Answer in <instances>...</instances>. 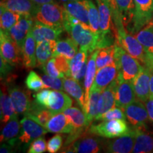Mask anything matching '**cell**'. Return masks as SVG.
Segmentation results:
<instances>
[{
  "label": "cell",
  "instance_id": "34",
  "mask_svg": "<svg viewBox=\"0 0 153 153\" xmlns=\"http://www.w3.org/2000/svg\"><path fill=\"white\" fill-rule=\"evenodd\" d=\"M116 7L121 16L126 28L131 25L135 11L134 0H115Z\"/></svg>",
  "mask_w": 153,
  "mask_h": 153
},
{
  "label": "cell",
  "instance_id": "37",
  "mask_svg": "<svg viewBox=\"0 0 153 153\" xmlns=\"http://www.w3.org/2000/svg\"><path fill=\"white\" fill-rule=\"evenodd\" d=\"M22 15L1 6L0 9V26L1 29L8 31L22 18Z\"/></svg>",
  "mask_w": 153,
  "mask_h": 153
},
{
  "label": "cell",
  "instance_id": "17",
  "mask_svg": "<svg viewBox=\"0 0 153 153\" xmlns=\"http://www.w3.org/2000/svg\"><path fill=\"white\" fill-rule=\"evenodd\" d=\"M118 70L116 61L109 65L97 70L94 81L91 89L103 91L117 78Z\"/></svg>",
  "mask_w": 153,
  "mask_h": 153
},
{
  "label": "cell",
  "instance_id": "16",
  "mask_svg": "<svg viewBox=\"0 0 153 153\" xmlns=\"http://www.w3.org/2000/svg\"><path fill=\"white\" fill-rule=\"evenodd\" d=\"M118 84V76L101 93L99 101L98 115L95 120H99L105 113L116 106V92Z\"/></svg>",
  "mask_w": 153,
  "mask_h": 153
},
{
  "label": "cell",
  "instance_id": "23",
  "mask_svg": "<svg viewBox=\"0 0 153 153\" xmlns=\"http://www.w3.org/2000/svg\"><path fill=\"white\" fill-rule=\"evenodd\" d=\"M64 90L74 99L82 111L85 106V93L82 89L79 82L76 81L71 76H65L62 78Z\"/></svg>",
  "mask_w": 153,
  "mask_h": 153
},
{
  "label": "cell",
  "instance_id": "42",
  "mask_svg": "<svg viewBox=\"0 0 153 153\" xmlns=\"http://www.w3.org/2000/svg\"><path fill=\"white\" fill-rule=\"evenodd\" d=\"M112 119L126 120V116L124 111L119 107H114L105 113L99 120H108Z\"/></svg>",
  "mask_w": 153,
  "mask_h": 153
},
{
  "label": "cell",
  "instance_id": "7",
  "mask_svg": "<svg viewBox=\"0 0 153 153\" xmlns=\"http://www.w3.org/2000/svg\"><path fill=\"white\" fill-rule=\"evenodd\" d=\"M135 11L130 30L135 34L153 18V0H134Z\"/></svg>",
  "mask_w": 153,
  "mask_h": 153
},
{
  "label": "cell",
  "instance_id": "2",
  "mask_svg": "<svg viewBox=\"0 0 153 153\" xmlns=\"http://www.w3.org/2000/svg\"><path fill=\"white\" fill-rule=\"evenodd\" d=\"M114 46L115 61L118 70V80L133 82L144 67L140 64L138 60L130 55L117 42Z\"/></svg>",
  "mask_w": 153,
  "mask_h": 153
},
{
  "label": "cell",
  "instance_id": "46",
  "mask_svg": "<svg viewBox=\"0 0 153 153\" xmlns=\"http://www.w3.org/2000/svg\"><path fill=\"white\" fill-rule=\"evenodd\" d=\"M51 91L48 90V89H45V90H42L34 95L35 97V101L36 102L38 103L39 104L42 105V106L46 107L48 108L49 104V99L50 96H51Z\"/></svg>",
  "mask_w": 153,
  "mask_h": 153
},
{
  "label": "cell",
  "instance_id": "27",
  "mask_svg": "<svg viewBox=\"0 0 153 153\" xmlns=\"http://www.w3.org/2000/svg\"><path fill=\"white\" fill-rule=\"evenodd\" d=\"M135 129V142L133 152L148 153L153 152V134L148 133L144 129Z\"/></svg>",
  "mask_w": 153,
  "mask_h": 153
},
{
  "label": "cell",
  "instance_id": "29",
  "mask_svg": "<svg viewBox=\"0 0 153 153\" xmlns=\"http://www.w3.org/2000/svg\"><path fill=\"white\" fill-rule=\"evenodd\" d=\"M99 53V49L95 50L94 52L91 54L89 57V61L87 62V70H86V74L84 79V89H85V104L87 102L89 97V92L90 89L92 87L93 82L94 81L96 74H97V57Z\"/></svg>",
  "mask_w": 153,
  "mask_h": 153
},
{
  "label": "cell",
  "instance_id": "22",
  "mask_svg": "<svg viewBox=\"0 0 153 153\" xmlns=\"http://www.w3.org/2000/svg\"><path fill=\"white\" fill-rule=\"evenodd\" d=\"M72 105V99L60 90L51 91L48 108L53 114L64 112Z\"/></svg>",
  "mask_w": 153,
  "mask_h": 153
},
{
  "label": "cell",
  "instance_id": "14",
  "mask_svg": "<svg viewBox=\"0 0 153 153\" xmlns=\"http://www.w3.org/2000/svg\"><path fill=\"white\" fill-rule=\"evenodd\" d=\"M151 71L144 67L140 72L133 80V85L137 100L145 103L150 97Z\"/></svg>",
  "mask_w": 153,
  "mask_h": 153
},
{
  "label": "cell",
  "instance_id": "4",
  "mask_svg": "<svg viewBox=\"0 0 153 153\" xmlns=\"http://www.w3.org/2000/svg\"><path fill=\"white\" fill-rule=\"evenodd\" d=\"M126 120L112 119L102 120L98 124H92L87 131L94 135L111 139L123 136L129 134L132 131Z\"/></svg>",
  "mask_w": 153,
  "mask_h": 153
},
{
  "label": "cell",
  "instance_id": "28",
  "mask_svg": "<svg viewBox=\"0 0 153 153\" xmlns=\"http://www.w3.org/2000/svg\"><path fill=\"white\" fill-rule=\"evenodd\" d=\"M57 41H45L36 43V55L38 65L43 67L54 57Z\"/></svg>",
  "mask_w": 153,
  "mask_h": 153
},
{
  "label": "cell",
  "instance_id": "47",
  "mask_svg": "<svg viewBox=\"0 0 153 153\" xmlns=\"http://www.w3.org/2000/svg\"><path fill=\"white\" fill-rule=\"evenodd\" d=\"M0 68H1V79L2 80L3 79H5L6 77L9 76V74H10L11 70H12V68L14 66H12L11 65L9 64V62H7V61H5L2 57H1V60H0Z\"/></svg>",
  "mask_w": 153,
  "mask_h": 153
},
{
  "label": "cell",
  "instance_id": "13",
  "mask_svg": "<svg viewBox=\"0 0 153 153\" xmlns=\"http://www.w3.org/2000/svg\"><path fill=\"white\" fill-rule=\"evenodd\" d=\"M34 22V19L28 15H22L20 20L9 29L8 33L19 48L22 50L24 42Z\"/></svg>",
  "mask_w": 153,
  "mask_h": 153
},
{
  "label": "cell",
  "instance_id": "38",
  "mask_svg": "<svg viewBox=\"0 0 153 153\" xmlns=\"http://www.w3.org/2000/svg\"><path fill=\"white\" fill-rule=\"evenodd\" d=\"M87 9L89 26L94 33L99 36L100 33L99 27V12L98 7L94 4L92 0H82Z\"/></svg>",
  "mask_w": 153,
  "mask_h": 153
},
{
  "label": "cell",
  "instance_id": "3",
  "mask_svg": "<svg viewBox=\"0 0 153 153\" xmlns=\"http://www.w3.org/2000/svg\"><path fill=\"white\" fill-rule=\"evenodd\" d=\"M21 130L19 135L15 138L7 141L13 147L20 150H26L34 140L45 135L47 130L31 118L25 117L21 120Z\"/></svg>",
  "mask_w": 153,
  "mask_h": 153
},
{
  "label": "cell",
  "instance_id": "8",
  "mask_svg": "<svg viewBox=\"0 0 153 153\" xmlns=\"http://www.w3.org/2000/svg\"><path fill=\"white\" fill-rule=\"evenodd\" d=\"M0 53L1 57L12 66H16L22 60V50L11 38L7 31H0Z\"/></svg>",
  "mask_w": 153,
  "mask_h": 153
},
{
  "label": "cell",
  "instance_id": "18",
  "mask_svg": "<svg viewBox=\"0 0 153 153\" xmlns=\"http://www.w3.org/2000/svg\"><path fill=\"white\" fill-rule=\"evenodd\" d=\"M135 100L136 95L134 90L133 82L118 80L116 92V106L123 110L126 106Z\"/></svg>",
  "mask_w": 153,
  "mask_h": 153
},
{
  "label": "cell",
  "instance_id": "36",
  "mask_svg": "<svg viewBox=\"0 0 153 153\" xmlns=\"http://www.w3.org/2000/svg\"><path fill=\"white\" fill-rule=\"evenodd\" d=\"M18 114H15L14 116L9 120L1 131V143L7 142L15 138L19 135L21 130V121L19 122Z\"/></svg>",
  "mask_w": 153,
  "mask_h": 153
},
{
  "label": "cell",
  "instance_id": "31",
  "mask_svg": "<svg viewBox=\"0 0 153 153\" xmlns=\"http://www.w3.org/2000/svg\"><path fill=\"white\" fill-rule=\"evenodd\" d=\"M7 92L8 91L6 90V86L4 85L1 89L0 97V119L3 123H8L9 120L16 114L10 96L7 94Z\"/></svg>",
  "mask_w": 153,
  "mask_h": 153
},
{
  "label": "cell",
  "instance_id": "53",
  "mask_svg": "<svg viewBox=\"0 0 153 153\" xmlns=\"http://www.w3.org/2000/svg\"><path fill=\"white\" fill-rule=\"evenodd\" d=\"M151 71V78H150V97H153V70Z\"/></svg>",
  "mask_w": 153,
  "mask_h": 153
},
{
  "label": "cell",
  "instance_id": "32",
  "mask_svg": "<svg viewBox=\"0 0 153 153\" xmlns=\"http://www.w3.org/2000/svg\"><path fill=\"white\" fill-rule=\"evenodd\" d=\"M102 91L98 89H90L89 97L85 104L83 111L85 113L88 123L91 124L94 121L99 111V101Z\"/></svg>",
  "mask_w": 153,
  "mask_h": 153
},
{
  "label": "cell",
  "instance_id": "20",
  "mask_svg": "<svg viewBox=\"0 0 153 153\" xmlns=\"http://www.w3.org/2000/svg\"><path fill=\"white\" fill-rule=\"evenodd\" d=\"M44 128L50 133H54L70 134L75 130L63 112L53 115Z\"/></svg>",
  "mask_w": 153,
  "mask_h": 153
},
{
  "label": "cell",
  "instance_id": "30",
  "mask_svg": "<svg viewBox=\"0 0 153 153\" xmlns=\"http://www.w3.org/2000/svg\"><path fill=\"white\" fill-rule=\"evenodd\" d=\"M78 46V44L72 38H68L62 40L59 39L57 41L54 57L64 56L68 60H71L79 51Z\"/></svg>",
  "mask_w": 153,
  "mask_h": 153
},
{
  "label": "cell",
  "instance_id": "6",
  "mask_svg": "<svg viewBox=\"0 0 153 153\" xmlns=\"http://www.w3.org/2000/svg\"><path fill=\"white\" fill-rule=\"evenodd\" d=\"M116 30L117 43L130 55L140 61L145 66L147 62V53L141 43L136 38L126 32L124 24L117 26Z\"/></svg>",
  "mask_w": 153,
  "mask_h": 153
},
{
  "label": "cell",
  "instance_id": "48",
  "mask_svg": "<svg viewBox=\"0 0 153 153\" xmlns=\"http://www.w3.org/2000/svg\"><path fill=\"white\" fill-rule=\"evenodd\" d=\"M145 106L148 113L149 120L153 124V97H150L145 102Z\"/></svg>",
  "mask_w": 153,
  "mask_h": 153
},
{
  "label": "cell",
  "instance_id": "33",
  "mask_svg": "<svg viewBox=\"0 0 153 153\" xmlns=\"http://www.w3.org/2000/svg\"><path fill=\"white\" fill-rule=\"evenodd\" d=\"M135 37L141 43L147 53V61L153 55V25L148 24L137 33ZM147 63V62H146Z\"/></svg>",
  "mask_w": 153,
  "mask_h": 153
},
{
  "label": "cell",
  "instance_id": "15",
  "mask_svg": "<svg viewBox=\"0 0 153 153\" xmlns=\"http://www.w3.org/2000/svg\"><path fill=\"white\" fill-rule=\"evenodd\" d=\"M8 92L16 114H24L29 109L33 101L27 91L18 86L11 85H8Z\"/></svg>",
  "mask_w": 153,
  "mask_h": 153
},
{
  "label": "cell",
  "instance_id": "41",
  "mask_svg": "<svg viewBox=\"0 0 153 153\" xmlns=\"http://www.w3.org/2000/svg\"><path fill=\"white\" fill-rule=\"evenodd\" d=\"M42 79L45 85V88H51L55 90H64L62 78L53 77L45 74L42 76Z\"/></svg>",
  "mask_w": 153,
  "mask_h": 153
},
{
  "label": "cell",
  "instance_id": "11",
  "mask_svg": "<svg viewBox=\"0 0 153 153\" xmlns=\"http://www.w3.org/2000/svg\"><path fill=\"white\" fill-rule=\"evenodd\" d=\"M135 129L133 128L129 134L123 136L104 140L103 150L109 153H129L133 152L135 142Z\"/></svg>",
  "mask_w": 153,
  "mask_h": 153
},
{
  "label": "cell",
  "instance_id": "12",
  "mask_svg": "<svg viewBox=\"0 0 153 153\" xmlns=\"http://www.w3.org/2000/svg\"><path fill=\"white\" fill-rule=\"evenodd\" d=\"M63 27H54L34 20L30 30L36 43L45 41H58L64 30Z\"/></svg>",
  "mask_w": 153,
  "mask_h": 153
},
{
  "label": "cell",
  "instance_id": "1",
  "mask_svg": "<svg viewBox=\"0 0 153 153\" xmlns=\"http://www.w3.org/2000/svg\"><path fill=\"white\" fill-rule=\"evenodd\" d=\"M63 28L79 46L80 49L87 50L91 54L97 49L98 36L87 26L68 14L65 10Z\"/></svg>",
  "mask_w": 153,
  "mask_h": 153
},
{
  "label": "cell",
  "instance_id": "51",
  "mask_svg": "<svg viewBox=\"0 0 153 153\" xmlns=\"http://www.w3.org/2000/svg\"><path fill=\"white\" fill-rule=\"evenodd\" d=\"M34 4L36 5H41L43 4L47 3H52V2H56V0H31Z\"/></svg>",
  "mask_w": 153,
  "mask_h": 153
},
{
  "label": "cell",
  "instance_id": "45",
  "mask_svg": "<svg viewBox=\"0 0 153 153\" xmlns=\"http://www.w3.org/2000/svg\"><path fill=\"white\" fill-rule=\"evenodd\" d=\"M63 137L60 134H57L51 137L47 143V151L50 153L57 152L63 146Z\"/></svg>",
  "mask_w": 153,
  "mask_h": 153
},
{
  "label": "cell",
  "instance_id": "26",
  "mask_svg": "<svg viewBox=\"0 0 153 153\" xmlns=\"http://www.w3.org/2000/svg\"><path fill=\"white\" fill-rule=\"evenodd\" d=\"M24 115L26 117L30 118L35 120L43 127H45L48 120L54 114L46 107L39 104L36 101H33L29 109L24 113Z\"/></svg>",
  "mask_w": 153,
  "mask_h": 153
},
{
  "label": "cell",
  "instance_id": "35",
  "mask_svg": "<svg viewBox=\"0 0 153 153\" xmlns=\"http://www.w3.org/2000/svg\"><path fill=\"white\" fill-rule=\"evenodd\" d=\"M63 113L68 118L75 129H88L90 126L88 123L85 113L77 107L71 106Z\"/></svg>",
  "mask_w": 153,
  "mask_h": 153
},
{
  "label": "cell",
  "instance_id": "44",
  "mask_svg": "<svg viewBox=\"0 0 153 153\" xmlns=\"http://www.w3.org/2000/svg\"><path fill=\"white\" fill-rule=\"evenodd\" d=\"M47 144L45 137L41 136L30 143L27 151L28 153H43L46 151Z\"/></svg>",
  "mask_w": 153,
  "mask_h": 153
},
{
  "label": "cell",
  "instance_id": "10",
  "mask_svg": "<svg viewBox=\"0 0 153 153\" xmlns=\"http://www.w3.org/2000/svg\"><path fill=\"white\" fill-rule=\"evenodd\" d=\"M126 118L133 128L145 129L149 120L148 113L143 102L135 100L123 109Z\"/></svg>",
  "mask_w": 153,
  "mask_h": 153
},
{
  "label": "cell",
  "instance_id": "25",
  "mask_svg": "<svg viewBox=\"0 0 153 153\" xmlns=\"http://www.w3.org/2000/svg\"><path fill=\"white\" fill-rule=\"evenodd\" d=\"M62 7L69 14L89 26L87 9L82 0H69L63 2Z\"/></svg>",
  "mask_w": 153,
  "mask_h": 153
},
{
  "label": "cell",
  "instance_id": "50",
  "mask_svg": "<svg viewBox=\"0 0 153 153\" xmlns=\"http://www.w3.org/2000/svg\"><path fill=\"white\" fill-rule=\"evenodd\" d=\"M102 1H104V3H106V4L109 6V7L111 9V11H114L115 10H117V7H116V3H115V0H101Z\"/></svg>",
  "mask_w": 153,
  "mask_h": 153
},
{
  "label": "cell",
  "instance_id": "49",
  "mask_svg": "<svg viewBox=\"0 0 153 153\" xmlns=\"http://www.w3.org/2000/svg\"><path fill=\"white\" fill-rule=\"evenodd\" d=\"M14 147L9 143H1V148H0V152L1 153H10L14 152Z\"/></svg>",
  "mask_w": 153,
  "mask_h": 153
},
{
  "label": "cell",
  "instance_id": "9",
  "mask_svg": "<svg viewBox=\"0 0 153 153\" xmlns=\"http://www.w3.org/2000/svg\"><path fill=\"white\" fill-rule=\"evenodd\" d=\"M104 143V137L94 135L87 131L70 145L73 152L97 153L103 150Z\"/></svg>",
  "mask_w": 153,
  "mask_h": 153
},
{
  "label": "cell",
  "instance_id": "54",
  "mask_svg": "<svg viewBox=\"0 0 153 153\" xmlns=\"http://www.w3.org/2000/svg\"><path fill=\"white\" fill-rule=\"evenodd\" d=\"M149 24H152V25H153V18L152 19V20L150 21V22L149 23Z\"/></svg>",
  "mask_w": 153,
  "mask_h": 153
},
{
  "label": "cell",
  "instance_id": "24",
  "mask_svg": "<svg viewBox=\"0 0 153 153\" xmlns=\"http://www.w3.org/2000/svg\"><path fill=\"white\" fill-rule=\"evenodd\" d=\"M1 6L21 15L32 17L37 7L31 0H1Z\"/></svg>",
  "mask_w": 153,
  "mask_h": 153
},
{
  "label": "cell",
  "instance_id": "5",
  "mask_svg": "<svg viewBox=\"0 0 153 153\" xmlns=\"http://www.w3.org/2000/svg\"><path fill=\"white\" fill-rule=\"evenodd\" d=\"M33 18L45 25L54 27H63L65 9L57 2L37 5Z\"/></svg>",
  "mask_w": 153,
  "mask_h": 153
},
{
  "label": "cell",
  "instance_id": "40",
  "mask_svg": "<svg viewBox=\"0 0 153 153\" xmlns=\"http://www.w3.org/2000/svg\"><path fill=\"white\" fill-rule=\"evenodd\" d=\"M26 87L32 91H38L41 89H46L44 82L38 74L34 71H30L25 80Z\"/></svg>",
  "mask_w": 153,
  "mask_h": 153
},
{
  "label": "cell",
  "instance_id": "39",
  "mask_svg": "<svg viewBox=\"0 0 153 153\" xmlns=\"http://www.w3.org/2000/svg\"><path fill=\"white\" fill-rule=\"evenodd\" d=\"M115 45V44H114ZM111 45L109 47L103 48L99 49V53L97 57V70L108 66L112 64L115 61V46Z\"/></svg>",
  "mask_w": 153,
  "mask_h": 153
},
{
  "label": "cell",
  "instance_id": "52",
  "mask_svg": "<svg viewBox=\"0 0 153 153\" xmlns=\"http://www.w3.org/2000/svg\"><path fill=\"white\" fill-rule=\"evenodd\" d=\"M145 67L149 68L150 70H153V55L151 57H150V58H148Z\"/></svg>",
  "mask_w": 153,
  "mask_h": 153
},
{
  "label": "cell",
  "instance_id": "43",
  "mask_svg": "<svg viewBox=\"0 0 153 153\" xmlns=\"http://www.w3.org/2000/svg\"><path fill=\"white\" fill-rule=\"evenodd\" d=\"M42 68H43V72H45V74H48V75L53 76V77H65L64 74L61 73V72L59 71L58 69H57L56 64H55V62L54 57H52L51 59H50V60L46 62V64L42 67Z\"/></svg>",
  "mask_w": 153,
  "mask_h": 153
},
{
  "label": "cell",
  "instance_id": "19",
  "mask_svg": "<svg viewBox=\"0 0 153 153\" xmlns=\"http://www.w3.org/2000/svg\"><path fill=\"white\" fill-rule=\"evenodd\" d=\"M89 53L87 50L80 49L73 58L70 60V70L71 77L78 82L85 79L87 67V59Z\"/></svg>",
  "mask_w": 153,
  "mask_h": 153
},
{
  "label": "cell",
  "instance_id": "21",
  "mask_svg": "<svg viewBox=\"0 0 153 153\" xmlns=\"http://www.w3.org/2000/svg\"><path fill=\"white\" fill-rule=\"evenodd\" d=\"M36 49V41L31 33V30H30L22 50V64L25 68L30 70L36 68L38 65Z\"/></svg>",
  "mask_w": 153,
  "mask_h": 153
}]
</instances>
